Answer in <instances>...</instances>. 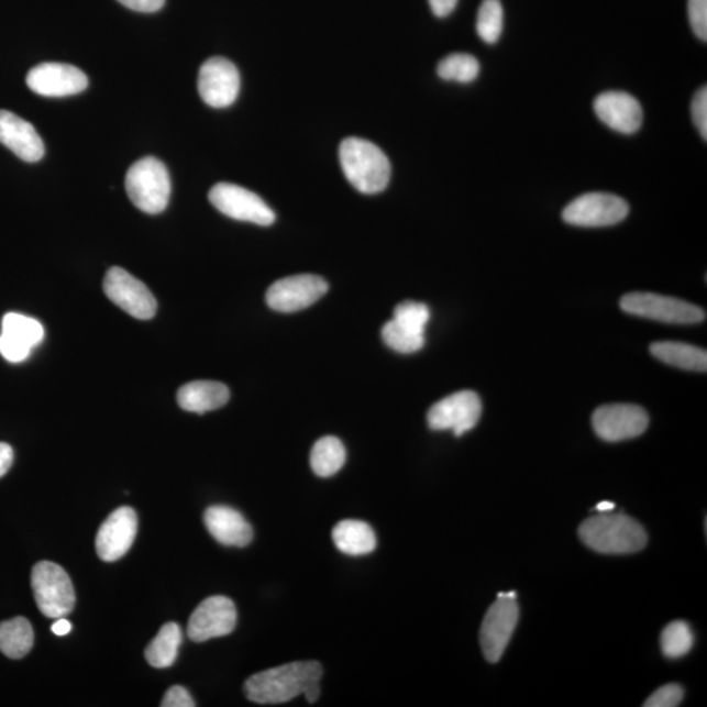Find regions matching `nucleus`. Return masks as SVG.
I'll return each instance as SVG.
<instances>
[{"label": "nucleus", "instance_id": "nucleus-1", "mask_svg": "<svg viewBox=\"0 0 707 707\" xmlns=\"http://www.w3.org/2000/svg\"><path fill=\"white\" fill-rule=\"evenodd\" d=\"M321 677L319 662H294L251 676L245 682L244 692L252 703L285 704L303 695L308 686L320 682Z\"/></svg>", "mask_w": 707, "mask_h": 707}, {"label": "nucleus", "instance_id": "nucleus-2", "mask_svg": "<svg viewBox=\"0 0 707 707\" xmlns=\"http://www.w3.org/2000/svg\"><path fill=\"white\" fill-rule=\"evenodd\" d=\"M579 538L601 554H631L648 544V533L637 520L625 513L599 512L583 521Z\"/></svg>", "mask_w": 707, "mask_h": 707}, {"label": "nucleus", "instance_id": "nucleus-3", "mask_svg": "<svg viewBox=\"0 0 707 707\" xmlns=\"http://www.w3.org/2000/svg\"><path fill=\"white\" fill-rule=\"evenodd\" d=\"M340 162L349 183L361 194L376 195L388 187L390 163L376 144L347 139L341 143Z\"/></svg>", "mask_w": 707, "mask_h": 707}, {"label": "nucleus", "instance_id": "nucleus-4", "mask_svg": "<svg viewBox=\"0 0 707 707\" xmlns=\"http://www.w3.org/2000/svg\"><path fill=\"white\" fill-rule=\"evenodd\" d=\"M125 185L130 201L146 214H161L167 209L172 191L169 172L156 157L134 163L128 170Z\"/></svg>", "mask_w": 707, "mask_h": 707}, {"label": "nucleus", "instance_id": "nucleus-5", "mask_svg": "<svg viewBox=\"0 0 707 707\" xmlns=\"http://www.w3.org/2000/svg\"><path fill=\"white\" fill-rule=\"evenodd\" d=\"M32 588L37 607L49 619L73 612L75 592L70 576L57 564L38 562L32 570Z\"/></svg>", "mask_w": 707, "mask_h": 707}, {"label": "nucleus", "instance_id": "nucleus-6", "mask_svg": "<svg viewBox=\"0 0 707 707\" xmlns=\"http://www.w3.org/2000/svg\"><path fill=\"white\" fill-rule=\"evenodd\" d=\"M620 306L629 314L667 322V324H697L706 318L702 307L652 292L627 294L621 299Z\"/></svg>", "mask_w": 707, "mask_h": 707}, {"label": "nucleus", "instance_id": "nucleus-7", "mask_svg": "<svg viewBox=\"0 0 707 707\" xmlns=\"http://www.w3.org/2000/svg\"><path fill=\"white\" fill-rule=\"evenodd\" d=\"M212 206L225 217L258 225H272L276 214L263 198L235 184L221 183L209 194Z\"/></svg>", "mask_w": 707, "mask_h": 707}, {"label": "nucleus", "instance_id": "nucleus-8", "mask_svg": "<svg viewBox=\"0 0 707 707\" xmlns=\"http://www.w3.org/2000/svg\"><path fill=\"white\" fill-rule=\"evenodd\" d=\"M483 413L479 396L472 390H460L432 405L428 413L431 430H451L456 437L476 428Z\"/></svg>", "mask_w": 707, "mask_h": 707}, {"label": "nucleus", "instance_id": "nucleus-9", "mask_svg": "<svg viewBox=\"0 0 707 707\" xmlns=\"http://www.w3.org/2000/svg\"><path fill=\"white\" fill-rule=\"evenodd\" d=\"M629 214V205L619 196L587 194L570 202L562 218L572 225L608 227L623 221Z\"/></svg>", "mask_w": 707, "mask_h": 707}, {"label": "nucleus", "instance_id": "nucleus-10", "mask_svg": "<svg viewBox=\"0 0 707 707\" xmlns=\"http://www.w3.org/2000/svg\"><path fill=\"white\" fill-rule=\"evenodd\" d=\"M104 291L115 306L135 319L150 320L156 314L157 303L153 292L121 267H112L107 273Z\"/></svg>", "mask_w": 707, "mask_h": 707}, {"label": "nucleus", "instance_id": "nucleus-11", "mask_svg": "<svg viewBox=\"0 0 707 707\" xmlns=\"http://www.w3.org/2000/svg\"><path fill=\"white\" fill-rule=\"evenodd\" d=\"M649 421L647 410L630 404L603 405L593 416L596 435L612 443L642 435Z\"/></svg>", "mask_w": 707, "mask_h": 707}, {"label": "nucleus", "instance_id": "nucleus-12", "mask_svg": "<svg viewBox=\"0 0 707 707\" xmlns=\"http://www.w3.org/2000/svg\"><path fill=\"white\" fill-rule=\"evenodd\" d=\"M327 291L324 279L312 274H300L272 285L266 292V303L277 312H298L314 305Z\"/></svg>", "mask_w": 707, "mask_h": 707}, {"label": "nucleus", "instance_id": "nucleus-13", "mask_svg": "<svg viewBox=\"0 0 707 707\" xmlns=\"http://www.w3.org/2000/svg\"><path fill=\"white\" fill-rule=\"evenodd\" d=\"M198 92L211 108L233 104L240 92V74L231 60L212 57L205 62L198 74Z\"/></svg>", "mask_w": 707, "mask_h": 707}, {"label": "nucleus", "instance_id": "nucleus-14", "mask_svg": "<svg viewBox=\"0 0 707 707\" xmlns=\"http://www.w3.org/2000/svg\"><path fill=\"white\" fill-rule=\"evenodd\" d=\"M237 622L235 603L225 596H211L191 614L188 636L191 641L205 642L232 633Z\"/></svg>", "mask_w": 707, "mask_h": 707}, {"label": "nucleus", "instance_id": "nucleus-15", "mask_svg": "<svg viewBox=\"0 0 707 707\" xmlns=\"http://www.w3.org/2000/svg\"><path fill=\"white\" fill-rule=\"evenodd\" d=\"M519 620V606L515 599H500L487 610L479 643L487 662L497 663L505 654Z\"/></svg>", "mask_w": 707, "mask_h": 707}, {"label": "nucleus", "instance_id": "nucleus-16", "mask_svg": "<svg viewBox=\"0 0 707 707\" xmlns=\"http://www.w3.org/2000/svg\"><path fill=\"white\" fill-rule=\"evenodd\" d=\"M26 85L34 93L46 98H65L84 92L88 78L80 68L71 65L43 64L33 67L26 75Z\"/></svg>", "mask_w": 707, "mask_h": 707}, {"label": "nucleus", "instance_id": "nucleus-17", "mask_svg": "<svg viewBox=\"0 0 707 707\" xmlns=\"http://www.w3.org/2000/svg\"><path fill=\"white\" fill-rule=\"evenodd\" d=\"M136 530H139V518L130 507H121L109 515L96 538V551L99 557L106 562L122 559L132 548Z\"/></svg>", "mask_w": 707, "mask_h": 707}, {"label": "nucleus", "instance_id": "nucleus-18", "mask_svg": "<svg viewBox=\"0 0 707 707\" xmlns=\"http://www.w3.org/2000/svg\"><path fill=\"white\" fill-rule=\"evenodd\" d=\"M594 111L603 123L621 134H634L642 126L640 101L627 92L608 91L597 96Z\"/></svg>", "mask_w": 707, "mask_h": 707}, {"label": "nucleus", "instance_id": "nucleus-19", "mask_svg": "<svg viewBox=\"0 0 707 707\" xmlns=\"http://www.w3.org/2000/svg\"><path fill=\"white\" fill-rule=\"evenodd\" d=\"M0 143L20 159L36 163L43 159L45 146L32 123L0 109Z\"/></svg>", "mask_w": 707, "mask_h": 707}, {"label": "nucleus", "instance_id": "nucleus-20", "mask_svg": "<svg viewBox=\"0 0 707 707\" xmlns=\"http://www.w3.org/2000/svg\"><path fill=\"white\" fill-rule=\"evenodd\" d=\"M211 537L225 546L243 548L251 544L253 530L242 513L227 506H211L203 515Z\"/></svg>", "mask_w": 707, "mask_h": 707}, {"label": "nucleus", "instance_id": "nucleus-21", "mask_svg": "<svg viewBox=\"0 0 707 707\" xmlns=\"http://www.w3.org/2000/svg\"><path fill=\"white\" fill-rule=\"evenodd\" d=\"M229 400V388L218 382L188 383L177 393V402L180 408L197 415L222 408Z\"/></svg>", "mask_w": 707, "mask_h": 707}, {"label": "nucleus", "instance_id": "nucleus-22", "mask_svg": "<svg viewBox=\"0 0 707 707\" xmlns=\"http://www.w3.org/2000/svg\"><path fill=\"white\" fill-rule=\"evenodd\" d=\"M650 352L665 365L706 373L707 353L705 349L683 342L664 341L652 343Z\"/></svg>", "mask_w": 707, "mask_h": 707}, {"label": "nucleus", "instance_id": "nucleus-23", "mask_svg": "<svg viewBox=\"0 0 707 707\" xmlns=\"http://www.w3.org/2000/svg\"><path fill=\"white\" fill-rule=\"evenodd\" d=\"M332 538L339 551L347 555H366L376 548L375 532L365 521H340L334 527Z\"/></svg>", "mask_w": 707, "mask_h": 707}, {"label": "nucleus", "instance_id": "nucleus-24", "mask_svg": "<svg viewBox=\"0 0 707 707\" xmlns=\"http://www.w3.org/2000/svg\"><path fill=\"white\" fill-rule=\"evenodd\" d=\"M183 643V631L175 622L163 625L159 633L144 651L150 665L154 669H168L176 662L178 649Z\"/></svg>", "mask_w": 707, "mask_h": 707}, {"label": "nucleus", "instance_id": "nucleus-25", "mask_svg": "<svg viewBox=\"0 0 707 707\" xmlns=\"http://www.w3.org/2000/svg\"><path fill=\"white\" fill-rule=\"evenodd\" d=\"M34 633L24 617L0 622V651L11 659H22L32 650Z\"/></svg>", "mask_w": 707, "mask_h": 707}, {"label": "nucleus", "instance_id": "nucleus-26", "mask_svg": "<svg viewBox=\"0 0 707 707\" xmlns=\"http://www.w3.org/2000/svg\"><path fill=\"white\" fill-rule=\"evenodd\" d=\"M345 462V445L339 438L324 437L314 443L311 451V468L316 476L332 477L342 470Z\"/></svg>", "mask_w": 707, "mask_h": 707}, {"label": "nucleus", "instance_id": "nucleus-27", "mask_svg": "<svg viewBox=\"0 0 707 707\" xmlns=\"http://www.w3.org/2000/svg\"><path fill=\"white\" fill-rule=\"evenodd\" d=\"M2 334L33 349L45 338L44 327L37 320L20 313H7L2 321Z\"/></svg>", "mask_w": 707, "mask_h": 707}, {"label": "nucleus", "instance_id": "nucleus-28", "mask_svg": "<svg viewBox=\"0 0 707 707\" xmlns=\"http://www.w3.org/2000/svg\"><path fill=\"white\" fill-rule=\"evenodd\" d=\"M479 70V62L470 56V54H451V56L445 57L438 65V75L443 80L457 81V84H472L473 80H476Z\"/></svg>", "mask_w": 707, "mask_h": 707}, {"label": "nucleus", "instance_id": "nucleus-29", "mask_svg": "<svg viewBox=\"0 0 707 707\" xmlns=\"http://www.w3.org/2000/svg\"><path fill=\"white\" fill-rule=\"evenodd\" d=\"M476 30L484 43H498L504 31V7L500 0H484L479 5Z\"/></svg>", "mask_w": 707, "mask_h": 707}, {"label": "nucleus", "instance_id": "nucleus-30", "mask_svg": "<svg viewBox=\"0 0 707 707\" xmlns=\"http://www.w3.org/2000/svg\"><path fill=\"white\" fill-rule=\"evenodd\" d=\"M695 643V637L688 623L674 621L667 625L661 637V647L665 658L678 659L688 654Z\"/></svg>", "mask_w": 707, "mask_h": 707}, {"label": "nucleus", "instance_id": "nucleus-31", "mask_svg": "<svg viewBox=\"0 0 707 707\" xmlns=\"http://www.w3.org/2000/svg\"><path fill=\"white\" fill-rule=\"evenodd\" d=\"M382 338L388 347L401 354L417 353L424 346V334L411 332L394 319L383 327Z\"/></svg>", "mask_w": 707, "mask_h": 707}, {"label": "nucleus", "instance_id": "nucleus-32", "mask_svg": "<svg viewBox=\"0 0 707 707\" xmlns=\"http://www.w3.org/2000/svg\"><path fill=\"white\" fill-rule=\"evenodd\" d=\"M394 320L411 332L424 334L430 320L429 307L418 301H402L395 308Z\"/></svg>", "mask_w": 707, "mask_h": 707}, {"label": "nucleus", "instance_id": "nucleus-33", "mask_svg": "<svg viewBox=\"0 0 707 707\" xmlns=\"http://www.w3.org/2000/svg\"><path fill=\"white\" fill-rule=\"evenodd\" d=\"M684 689L678 684L662 686L647 699L644 707H676L683 703Z\"/></svg>", "mask_w": 707, "mask_h": 707}, {"label": "nucleus", "instance_id": "nucleus-34", "mask_svg": "<svg viewBox=\"0 0 707 707\" xmlns=\"http://www.w3.org/2000/svg\"><path fill=\"white\" fill-rule=\"evenodd\" d=\"M688 16L693 32L704 43L707 41V0H688Z\"/></svg>", "mask_w": 707, "mask_h": 707}, {"label": "nucleus", "instance_id": "nucleus-35", "mask_svg": "<svg viewBox=\"0 0 707 707\" xmlns=\"http://www.w3.org/2000/svg\"><path fill=\"white\" fill-rule=\"evenodd\" d=\"M693 122H695L699 134L707 140V89L699 88L692 102Z\"/></svg>", "mask_w": 707, "mask_h": 707}, {"label": "nucleus", "instance_id": "nucleus-36", "mask_svg": "<svg viewBox=\"0 0 707 707\" xmlns=\"http://www.w3.org/2000/svg\"><path fill=\"white\" fill-rule=\"evenodd\" d=\"M31 350L32 349L22 345V343L7 338L4 334H0V354H2L4 360L11 363L24 362L29 358Z\"/></svg>", "mask_w": 707, "mask_h": 707}, {"label": "nucleus", "instance_id": "nucleus-37", "mask_svg": "<svg viewBox=\"0 0 707 707\" xmlns=\"http://www.w3.org/2000/svg\"><path fill=\"white\" fill-rule=\"evenodd\" d=\"M162 707H196L195 699L191 698L189 692L183 686H172V688L164 696L161 704Z\"/></svg>", "mask_w": 707, "mask_h": 707}, {"label": "nucleus", "instance_id": "nucleus-38", "mask_svg": "<svg viewBox=\"0 0 707 707\" xmlns=\"http://www.w3.org/2000/svg\"><path fill=\"white\" fill-rule=\"evenodd\" d=\"M128 9L139 12H156L163 9L166 0H119Z\"/></svg>", "mask_w": 707, "mask_h": 707}, {"label": "nucleus", "instance_id": "nucleus-39", "mask_svg": "<svg viewBox=\"0 0 707 707\" xmlns=\"http://www.w3.org/2000/svg\"><path fill=\"white\" fill-rule=\"evenodd\" d=\"M459 0H429L431 11L438 18H448L456 9Z\"/></svg>", "mask_w": 707, "mask_h": 707}, {"label": "nucleus", "instance_id": "nucleus-40", "mask_svg": "<svg viewBox=\"0 0 707 707\" xmlns=\"http://www.w3.org/2000/svg\"><path fill=\"white\" fill-rule=\"evenodd\" d=\"M13 463V450L10 444L0 443V478L10 471Z\"/></svg>", "mask_w": 707, "mask_h": 707}, {"label": "nucleus", "instance_id": "nucleus-41", "mask_svg": "<svg viewBox=\"0 0 707 707\" xmlns=\"http://www.w3.org/2000/svg\"><path fill=\"white\" fill-rule=\"evenodd\" d=\"M71 628L70 621L62 617V619H57V621L53 623L52 631L56 636L64 637L70 633Z\"/></svg>", "mask_w": 707, "mask_h": 707}, {"label": "nucleus", "instance_id": "nucleus-42", "mask_svg": "<svg viewBox=\"0 0 707 707\" xmlns=\"http://www.w3.org/2000/svg\"><path fill=\"white\" fill-rule=\"evenodd\" d=\"M305 697L307 698V702L310 704H314L318 702L320 697V682L313 683L303 693Z\"/></svg>", "mask_w": 707, "mask_h": 707}, {"label": "nucleus", "instance_id": "nucleus-43", "mask_svg": "<svg viewBox=\"0 0 707 707\" xmlns=\"http://www.w3.org/2000/svg\"><path fill=\"white\" fill-rule=\"evenodd\" d=\"M616 509V505L614 502H608V500H603V502L597 504L595 507L596 512H608V511H614Z\"/></svg>", "mask_w": 707, "mask_h": 707}, {"label": "nucleus", "instance_id": "nucleus-44", "mask_svg": "<svg viewBox=\"0 0 707 707\" xmlns=\"http://www.w3.org/2000/svg\"><path fill=\"white\" fill-rule=\"evenodd\" d=\"M498 597L500 599H517V593H499Z\"/></svg>", "mask_w": 707, "mask_h": 707}]
</instances>
